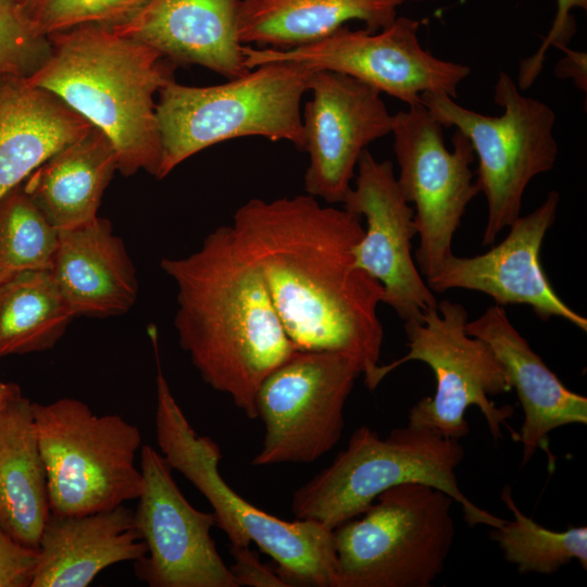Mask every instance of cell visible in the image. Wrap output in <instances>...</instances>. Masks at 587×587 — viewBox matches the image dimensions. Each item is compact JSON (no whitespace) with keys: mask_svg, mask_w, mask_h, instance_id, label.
Listing matches in <instances>:
<instances>
[{"mask_svg":"<svg viewBox=\"0 0 587 587\" xmlns=\"http://www.w3.org/2000/svg\"><path fill=\"white\" fill-rule=\"evenodd\" d=\"M230 226L297 350L346 353L367 378L379 364L384 289L355 263L361 216L307 193L251 199Z\"/></svg>","mask_w":587,"mask_h":587,"instance_id":"1","label":"cell"},{"mask_svg":"<svg viewBox=\"0 0 587 587\" xmlns=\"http://www.w3.org/2000/svg\"><path fill=\"white\" fill-rule=\"evenodd\" d=\"M160 266L176 286L180 347L208 385L257 419L260 384L297 351L260 270L232 226L217 227L186 257L163 258Z\"/></svg>","mask_w":587,"mask_h":587,"instance_id":"2","label":"cell"},{"mask_svg":"<svg viewBox=\"0 0 587 587\" xmlns=\"http://www.w3.org/2000/svg\"><path fill=\"white\" fill-rule=\"evenodd\" d=\"M51 52L27 82L62 100L112 142L117 171L155 177L161 160L155 93L175 63L155 49L90 24L48 36Z\"/></svg>","mask_w":587,"mask_h":587,"instance_id":"3","label":"cell"},{"mask_svg":"<svg viewBox=\"0 0 587 587\" xmlns=\"http://www.w3.org/2000/svg\"><path fill=\"white\" fill-rule=\"evenodd\" d=\"M157 362L155 437L160 453L209 501L215 525L232 547L253 541L277 564V574L290 586L334 587L336 553L333 529L312 520L285 521L254 507L229 487L218 471L220 447L199 436L174 398Z\"/></svg>","mask_w":587,"mask_h":587,"instance_id":"4","label":"cell"},{"mask_svg":"<svg viewBox=\"0 0 587 587\" xmlns=\"http://www.w3.org/2000/svg\"><path fill=\"white\" fill-rule=\"evenodd\" d=\"M464 453L460 439L430 428L407 425L382 439L363 425L327 467L294 492L291 511L296 519L334 529L363 513L384 490L419 483L448 494L461 505L470 526L499 527L505 520L479 508L461 491L455 469Z\"/></svg>","mask_w":587,"mask_h":587,"instance_id":"5","label":"cell"},{"mask_svg":"<svg viewBox=\"0 0 587 587\" xmlns=\"http://www.w3.org/2000/svg\"><path fill=\"white\" fill-rule=\"evenodd\" d=\"M316 70L268 62L224 84L196 87L170 82L159 91L157 118L163 179L191 155L222 141L261 136L303 151L302 97Z\"/></svg>","mask_w":587,"mask_h":587,"instance_id":"6","label":"cell"},{"mask_svg":"<svg viewBox=\"0 0 587 587\" xmlns=\"http://www.w3.org/2000/svg\"><path fill=\"white\" fill-rule=\"evenodd\" d=\"M454 502L419 483L380 492L360 519L333 529L334 587H429L453 545Z\"/></svg>","mask_w":587,"mask_h":587,"instance_id":"7","label":"cell"},{"mask_svg":"<svg viewBox=\"0 0 587 587\" xmlns=\"http://www.w3.org/2000/svg\"><path fill=\"white\" fill-rule=\"evenodd\" d=\"M51 513L78 515L138 499L143 477L135 464L138 427L118 414L97 415L82 400L33 402Z\"/></svg>","mask_w":587,"mask_h":587,"instance_id":"8","label":"cell"},{"mask_svg":"<svg viewBox=\"0 0 587 587\" xmlns=\"http://www.w3.org/2000/svg\"><path fill=\"white\" fill-rule=\"evenodd\" d=\"M494 99L503 109L501 115L470 110L441 92L421 96V103L444 127L453 126L466 136L478 158L475 183L487 202L483 246L492 245L521 215L528 184L550 172L559 154L557 117L548 104L524 96L505 72L498 76Z\"/></svg>","mask_w":587,"mask_h":587,"instance_id":"9","label":"cell"},{"mask_svg":"<svg viewBox=\"0 0 587 587\" xmlns=\"http://www.w3.org/2000/svg\"><path fill=\"white\" fill-rule=\"evenodd\" d=\"M466 322L464 305L448 299L438 302L421 321L403 322L408 353L388 364H378L364 384L374 390L400 365L423 362L434 373L435 392L413 405L408 425L461 439L470 433L465 411L475 405L492 438L498 440L502 437L501 426L508 425L514 408L498 407L490 397L509 392L512 387L490 346L465 332Z\"/></svg>","mask_w":587,"mask_h":587,"instance_id":"10","label":"cell"},{"mask_svg":"<svg viewBox=\"0 0 587 587\" xmlns=\"http://www.w3.org/2000/svg\"><path fill=\"white\" fill-rule=\"evenodd\" d=\"M360 362L336 351L297 350L260 384L254 407L264 438L252 464L311 463L339 441Z\"/></svg>","mask_w":587,"mask_h":587,"instance_id":"11","label":"cell"},{"mask_svg":"<svg viewBox=\"0 0 587 587\" xmlns=\"http://www.w3.org/2000/svg\"><path fill=\"white\" fill-rule=\"evenodd\" d=\"M442 128L422 103L394 114L397 183L404 199L415 207L420 246L414 260L425 278L453 254V236L469 203L479 193L470 167L475 159L470 140L457 130L449 150Z\"/></svg>","mask_w":587,"mask_h":587,"instance_id":"12","label":"cell"},{"mask_svg":"<svg viewBox=\"0 0 587 587\" xmlns=\"http://www.w3.org/2000/svg\"><path fill=\"white\" fill-rule=\"evenodd\" d=\"M419 27V21L401 16L377 32L342 26L309 45L285 50L242 46L241 52L249 70L268 62L301 63L351 76L409 107L421 104L425 92L455 98L470 66L424 49Z\"/></svg>","mask_w":587,"mask_h":587,"instance_id":"13","label":"cell"},{"mask_svg":"<svg viewBox=\"0 0 587 587\" xmlns=\"http://www.w3.org/2000/svg\"><path fill=\"white\" fill-rule=\"evenodd\" d=\"M143 488L134 511L147 553L135 574L150 587H239L211 537L213 512L195 509L150 445L140 449Z\"/></svg>","mask_w":587,"mask_h":587,"instance_id":"14","label":"cell"},{"mask_svg":"<svg viewBox=\"0 0 587 587\" xmlns=\"http://www.w3.org/2000/svg\"><path fill=\"white\" fill-rule=\"evenodd\" d=\"M341 204L366 220L353 248L357 265L383 286V303L403 322L421 321L438 302L412 257V239L417 234L414 209L399 188L392 163L378 161L365 149L358 161L354 187Z\"/></svg>","mask_w":587,"mask_h":587,"instance_id":"15","label":"cell"},{"mask_svg":"<svg viewBox=\"0 0 587 587\" xmlns=\"http://www.w3.org/2000/svg\"><path fill=\"white\" fill-rule=\"evenodd\" d=\"M302 112L309 155L304 189L327 203H342L362 152L391 134L394 114L377 89L341 73L316 70Z\"/></svg>","mask_w":587,"mask_h":587,"instance_id":"16","label":"cell"},{"mask_svg":"<svg viewBox=\"0 0 587 587\" xmlns=\"http://www.w3.org/2000/svg\"><path fill=\"white\" fill-rule=\"evenodd\" d=\"M559 202V192L549 191L538 208L509 226L501 242L474 257L452 254L426 278L427 286L434 294L457 288L478 291L501 307L526 304L542 321L561 317L587 332V319L559 297L540 261L541 246L555 221Z\"/></svg>","mask_w":587,"mask_h":587,"instance_id":"17","label":"cell"},{"mask_svg":"<svg viewBox=\"0 0 587 587\" xmlns=\"http://www.w3.org/2000/svg\"><path fill=\"white\" fill-rule=\"evenodd\" d=\"M465 332L490 346L516 391L524 420L513 439L522 446V465L537 449L545 450L553 462L549 434L565 425H586L587 398L564 386L513 326L504 307H489L466 322Z\"/></svg>","mask_w":587,"mask_h":587,"instance_id":"18","label":"cell"},{"mask_svg":"<svg viewBox=\"0 0 587 587\" xmlns=\"http://www.w3.org/2000/svg\"><path fill=\"white\" fill-rule=\"evenodd\" d=\"M240 0H148L125 22L110 26L177 64H197L227 79L249 68L238 36Z\"/></svg>","mask_w":587,"mask_h":587,"instance_id":"19","label":"cell"},{"mask_svg":"<svg viewBox=\"0 0 587 587\" xmlns=\"http://www.w3.org/2000/svg\"><path fill=\"white\" fill-rule=\"evenodd\" d=\"M146 553L134 511L125 504L78 515L50 512L30 587H86L104 569Z\"/></svg>","mask_w":587,"mask_h":587,"instance_id":"20","label":"cell"},{"mask_svg":"<svg viewBox=\"0 0 587 587\" xmlns=\"http://www.w3.org/2000/svg\"><path fill=\"white\" fill-rule=\"evenodd\" d=\"M50 271L75 317L122 315L137 300L136 268L105 218L59 230Z\"/></svg>","mask_w":587,"mask_h":587,"instance_id":"21","label":"cell"},{"mask_svg":"<svg viewBox=\"0 0 587 587\" xmlns=\"http://www.w3.org/2000/svg\"><path fill=\"white\" fill-rule=\"evenodd\" d=\"M93 126L26 78L0 79V198Z\"/></svg>","mask_w":587,"mask_h":587,"instance_id":"22","label":"cell"},{"mask_svg":"<svg viewBox=\"0 0 587 587\" xmlns=\"http://www.w3.org/2000/svg\"><path fill=\"white\" fill-rule=\"evenodd\" d=\"M116 171L112 142L92 127L48 158L22 187L49 223L63 230L98 216L103 192Z\"/></svg>","mask_w":587,"mask_h":587,"instance_id":"23","label":"cell"},{"mask_svg":"<svg viewBox=\"0 0 587 587\" xmlns=\"http://www.w3.org/2000/svg\"><path fill=\"white\" fill-rule=\"evenodd\" d=\"M395 0H240L238 36L243 46L278 50L317 41L349 21L377 32L397 17Z\"/></svg>","mask_w":587,"mask_h":587,"instance_id":"24","label":"cell"},{"mask_svg":"<svg viewBox=\"0 0 587 587\" xmlns=\"http://www.w3.org/2000/svg\"><path fill=\"white\" fill-rule=\"evenodd\" d=\"M50 513L33 402L22 394L0 407V525L38 548Z\"/></svg>","mask_w":587,"mask_h":587,"instance_id":"25","label":"cell"},{"mask_svg":"<svg viewBox=\"0 0 587 587\" xmlns=\"http://www.w3.org/2000/svg\"><path fill=\"white\" fill-rule=\"evenodd\" d=\"M75 317L51 271L0 284V358L51 349Z\"/></svg>","mask_w":587,"mask_h":587,"instance_id":"26","label":"cell"},{"mask_svg":"<svg viewBox=\"0 0 587 587\" xmlns=\"http://www.w3.org/2000/svg\"><path fill=\"white\" fill-rule=\"evenodd\" d=\"M501 500L513 519L491 528L503 558L521 574L551 575L562 566L577 560L587 569V527L573 526L562 532L548 529L523 513L512 496V488H502Z\"/></svg>","mask_w":587,"mask_h":587,"instance_id":"27","label":"cell"},{"mask_svg":"<svg viewBox=\"0 0 587 587\" xmlns=\"http://www.w3.org/2000/svg\"><path fill=\"white\" fill-rule=\"evenodd\" d=\"M58 242L59 230L22 184L0 198V284L26 272L50 271Z\"/></svg>","mask_w":587,"mask_h":587,"instance_id":"28","label":"cell"},{"mask_svg":"<svg viewBox=\"0 0 587 587\" xmlns=\"http://www.w3.org/2000/svg\"><path fill=\"white\" fill-rule=\"evenodd\" d=\"M148 0H23V10L42 35L83 25L115 26Z\"/></svg>","mask_w":587,"mask_h":587,"instance_id":"29","label":"cell"},{"mask_svg":"<svg viewBox=\"0 0 587 587\" xmlns=\"http://www.w3.org/2000/svg\"><path fill=\"white\" fill-rule=\"evenodd\" d=\"M50 52L49 37L37 30L21 3L0 0V79L30 77Z\"/></svg>","mask_w":587,"mask_h":587,"instance_id":"30","label":"cell"},{"mask_svg":"<svg viewBox=\"0 0 587 587\" xmlns=\"http://www.w3.org/2000/svg\"><path fill=\"white\" fill-rule=\"evenodd\" d=\"M557 4L555 17L548 35L542 40L538 50L532 57L523 60L520 65L517 78L520 89L528 88L539 76L546 54L551 46L560 50L567 47L575 33V23L571 15L572 10H587V0H557Z\"/></svg>","mask_w":587,"mask_h":587,"instance_id":"31","label":"cell"},{"mask_svg":"<svg viewBox=\"0 0 587 587\" xmlns=\"http://www.w3.org/2000/svg\"><path fill=\"white\" fill-rule=\"evenodd\" d=\"M38 548L23 545L0 525V587H30Z\"/></svg>","mask_w":587,"mask_h":587,"instance_id":"32","label":"cell"},{"mask_svg":"<svg viewBox=\"0 0 587 587\" xmlns=\"http://www.w3.org/2000/svg\"><path fill=\"white\" fill-rule=\"evenodd\" d=\"M234 563L229 566L239 587H289L270 566L262 563L259 555L248 547H232Z\"/></svg>","mask_w":587,"mask_h":587,"instance_id":"33","label":"cell"},{"mask_svg":"<svg viewBox=\"0 0 587 587\" xmlns=\"http://www.w3.org/2000/svg\"><path fill=\"white\" fill-rule=\"evenodd\" d=\"M561 50L565 55L557 64V75L573 78L580 89L586 90V53L571 50L569 47Z\"/></svg>","mask_w":587,"mask_h":587,"instance_id":"34","label":"cell"},{"mask_svg":"<svg viewBox=\"0 0 587 587\" xmlns=\"http://www.w3.org/2000/svg\"><path fill=\"white\" fill-rule=\"evenodd\" d=\"M21 389L17 385L11 383H3L0 379V407L5 404L11 399L20 396Z\"/></svg>","mask_w":587,"mask_h":587,"instance_id":"35","label":"cell"},{"mask_svg":"<svg viewBox=\"0 0 587 587\" xmlns=\"http://www.w3.org/2000/svg\"><path fill=\"white\" fill-rule=\"evenodd\" d=\"M399 5L405 1H425V0H395Z\"/></svg>","mask_w":587,"mask_h":587,"instance_id":"36","label":"cell"},{"mask_svg":"<svg viewBox=\"0 0 587 587\" xmlns=\"http://www.w3.org/2000/svg\"><path fill=\"white\" fill-rule=\"evenodd\" d=\"M14 1H16V2H18V3H22V2H23V0H14Z\"/></svg>","mask_w":587,"mask_h":587,"instance_id":"37","label":"cell"}]
</instances>
